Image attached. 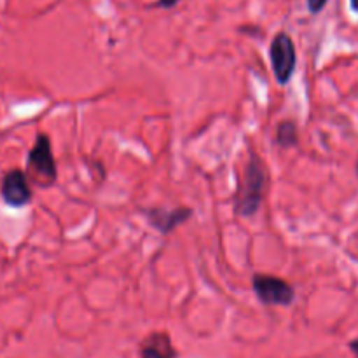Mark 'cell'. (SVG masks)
<instances>
[{
    "label": "cell",
    "instance_id": "8992f818",
    "mask_svg": "<svg viewBox=\"0 0 358 358\" xmlns=\"http://www.w3.org/2000/svg\"><path fill=\"white\" fill-rule=\"evenodd\" d=\"M149 224L152 227H156L159 233L168 234L173 229H177L178 226H182L184 222H187L192 215L191 208H175V210H166V208H152L145 213Z\"/></svg>",
    "mask_w": 358,
    "mask_h": 358
},
{
    "label": "cell",
    "instance_id": "4fadbf2b",
    "mask_svg": "<svg viewBox=\"0 0 358 358\" xmlns=\"http://www.w3.org/2000/svg\"><path fill=\"white\" fill-rule=\"evenodd\" d=\"M357 175H358V161H357Z\"/></svg>",
    "mask_w": 358,
    "mask_h": 358
},
{
    "label": "cell",
    "instance_id": "9c48e42d",
    "mask_svg": "<svg viewBox=\"0 0 358 358\" xmlns=\"http://www.w3.org/2000/svg\"><path fill=\"white\" fill-rule=\"evenodd\" d=\"M308 9H310L311 14H318L325 7L327 0H306Z\"/></svg>",
    "mask_w": 358,
    "mask_h": 358
},
{
    "label": "cell",
    "instance_id": "8fae6325",
    "mask_svg": "<svg viewBox=\"0 0 358 358\" xmlns=\"http://www.w3.org/2000/svg\"><path fill=\"white\" fill-rule=\"evenodd\" d=\"M350 348H352V352L358 357V339H355V341L350 343Z\"/></svg>",
    "mask_w": 358,
    "mask_h": 358
},
{
    "label": "cell",
    "instance_id": "277c9868",
    "mask_svg": "<svg viewBox=\"0 0 358 358\" xmlns=\"http://www.w3.org/2000/svg\"><path fill=\"white\" fill-rule=\"evenodd\" d=\"M252 287L257 299L266 306H290L296 299L294 287L278 276L257 273L252 280Z\"/></svg>",
    "mask_w": 358,
    "mask_h": 358
},
{
    "label": "cell",
    "instance_id": "52a82bcc",
    "mask_svg": "<svg viewBox=\"0 0 358 358\" xmlns=\"http://www.w3.org/2000/svg\"><path fill=\"white\" fill-rule=\"evenodd\" d=\"M140 355L142 358H177V350L171 345L168 332H152L143 339Z\"/></svg>",
    "mask_w": 358,
    "mask_h": 358
},
{
    "label": "cell",
    "instance_id": "5b68a950",
    "mask_svg": "<svg viewBox=\"0 0 358 358\" xmlns=\"http://www.w3.org/2000/svg\"><path fill=\"white\" fill-rule=\"evenodd\" d=\"M2 199L13 208H21L31 201V189L27 175L21 170H10L2 178Z\"/></svg>",
    "mask_w": 358,
    "mask_h": 358
},
{
    "label": "cell",
    "instance_id": "ba28073f",
    "mask_svg": "<svg viewBox=\"0 0 358 358\" xmlns=\"http://www.w3.org/2000/svg\"><path fill=\"white\" fill-rule=\"evenodd\" d=\"M275 142L280 149H290L296 147L299 142V135H297V126L292 121H282L276 128Z\"/></svg>",
    "mask_w": 358,
    "mask_h": 358
},
{
    "label": "cell",
    "instance_id": "30bf717a",
    "mask_svg": "<svg viewBox=\"0 0 358 358\" xmlns=\"http://www.w3.org/2000/svg\"><path fill=\"white\" fill-rule=\"evenodd\" d=\"M178 2H180V0H159V6L161 7H166V9H170V7L177 6Z\"/></svg>",
    "mask_w": 358,
    "mask_h": 358
},
{
    "label": "cell",
    "instance_id": "7a4b0ae2",
    "mask_svg": "<svg viewBox=\"0 0 358 358\" xmlns=\"http://www.w3.org/2000/svg\"><path fill=\"white\" fill-rule=\"evenodd\" d=\"M28 170L35 175L37 184L42 187H51L58 177V170H56V159L51 149V140L45 133H41L35 138L34 147L28 152Z\"/></svg>",
    "mask_w": 358,
    "mask_h": 358
},
{
    "label": "cell",
    "instance_id": "3957f363",
    "mask_svg": "<svg viewBox=\"0 0 358 358\" xmlns=\"http://www.w3.org/2000/svg\"><path fill=\"white\" fill-rule=\"evenodd\" d=\"M269 59H271L273 73H275L276 83L285 86L289 80L292 79L294 70H296L297 55H296V45L290 35L285 31H280L275 35L269 45Z\"/></svg>",
    "mask_w": 358,
    "mask_h": 358
},
{
    "label": "cell",
    "instance_id": "6da1fadb",
    "mask_svg": "<svg viewBox=\"0 0 358 358\" xmlns=\"http://www.w3.org/2000/svg\"><path fill=\"white\" fill-rule=\"evenodd\" d=\"M266 187H268V170L264 161L255 152H250L234 196V212L241 217H254L261 210Z\"/></svg>",
    "mask_w": 358,
    "mask_h": 358
},
{
    "label": "cell",
    "instance_id": "7c38bea8",
    "mask_svg": "<svg viewBox=\"0 0 358 358\" xmlns=\"http://www.w3.org/2000/svg\"><path fill=\"white\" fill-rule=\"evenodd\" d=\"M350 6H352L353 13L358 14V0H350Z\"/></svg>",
    "mask_w": 358,
    "mask_h": 358
}]
</instances>
